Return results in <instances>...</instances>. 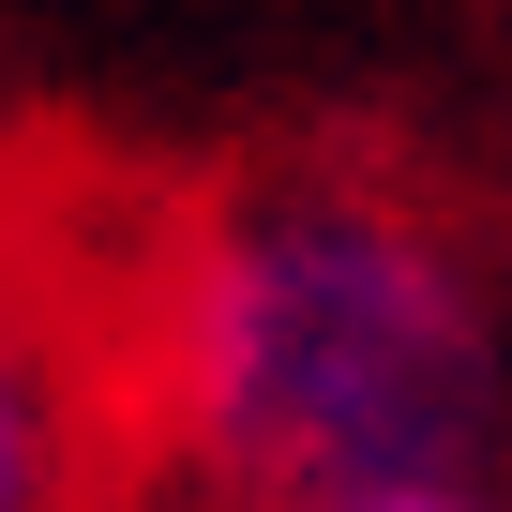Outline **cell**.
I'll list each match as a JSON object with an SVG mask.
<instances>
[{
    "label": "cell",
    "mask_w": 512,
    "mask_h": 512,
    "mask_svg": "<svg viewBox=\"0 0 512 512\" xmlns=\"http://www.w3.org/2000/svg\"><path fill=\"white\" fill-rule=\"evenodd\" d=\"M151 512H347L467 482L512 377V272L452 166L256 136L76 211Z\"/></svg>",
    "instance_id": "cell-1"
},
{
    "label": "cell",
    "mask_w": 512,
    "mask_h": 512,
    "mask_svg": "<svg viewBox=\"0 0 512 512\" xmlns=\"http://www.w3.org/2000/svg\"><path fill=\"white\" fill-rule=\"evenodd\" d=\"M0 512H151L76 211L61 226L0 211Z\"/></svg>",
    "instance_id": "cell-2"
},
{
    "label": "cell",
    "mask_w": 512,
    "mask_h": 512,
    "mask_svg": "<svg viewBox=\"0 0 512 512\" xmlns=\"http://www.w3.org/2000/svg\"><path fill=\"white\" fill-rule=\"evenodd\" d=\"M347 512H497L482 482H422V497H347Z\"/></svg>",
    "instance_id": "cell-3"
}]
</instances>
